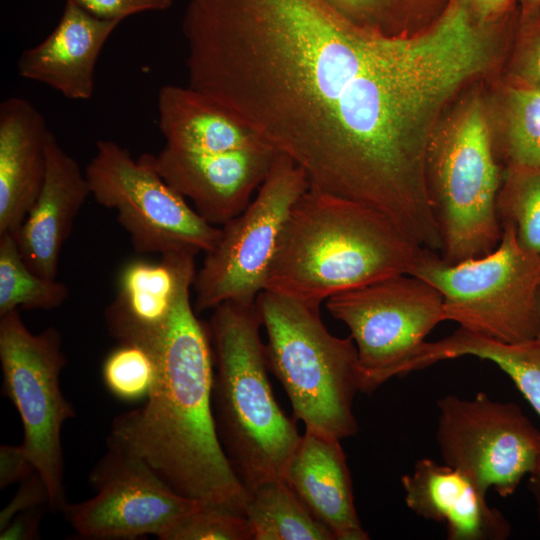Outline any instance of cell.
<instances>
[{
  "label": "cell",
  "instance_id": "19",
  "mask_svg": "<svg viewBox=\"0 0 540 540\" xmlns=\"http://www.w3.org/2000/svg\"><path fill=\"white\" fill-rule=\"evenodd\" d=\"M195 256L174 252L156 263L138 260L125 266L117 295L105 310L107 328L119 344L133 343L165 322L182 285L195 278Z\"/></svg>",
  "mask_w": 540,
  "mask_h": 540
},
{
  "label": "cell",
  "instance_id": "28",
  "mask_svg": "<svg viewBox=\"0 0 540 540\" xmlns=\"http://www.w3.org/2000/svg\"><path fill=\"white\" fill-rule=\"evenodd\" d=\"M90 14L102 18L122 21L144 12L168 10L174 0H73Z\"/></svg>",
  "mask_w": 540,
  "mask_h": 540
},
{
  "label": "cell",
  "instance_id": "2",
  "mask_svg": "<svg viewBox=\"0 0 540 540\" xmlns=\"http://www.w3.org/2000/svg\"><path fill=\"white\" fill-rule=\"evenodd\" d=\"M424 247L363 204L309 187L294 205L265 289L310 306L410 274Z\"/></svg>",
  "mask_w": 540,
  "mask_h": 540
},
{
  "label": "cell",
  "instance_id": "27",
  "mask_svg": "<svg viewBox=\"0 0 540 540\" xmlns=\"http://www.w3.org/2000/svg\"><path fill=\"white\" fill-rule=\"evenodd\" d=\"M165 540H252L243 514L204 504L185 517Z\"/></svg>",
  "mask_w": 540,
  "mask_h": 540
},
{
  "label": "cell",
  "instance_id": "30",
  "mask_svg": "<svg viewBox=\"0 0 540 540\" xmlns=\"http://www.w3.org/2000/svg\"><path fill=\"white\" fill-rule=\"evenodd\" d=\"M36 471L24 446L2 445L0 447V488L21 483Z\"/></svg>",
  "mask_w": 540,
  "mask_h": 540
},
{
  "label": "cell",
  "instance_id": "22",
  "mask_svg": "<svg viewBox=\"0 0 540 540\" xmlns=\"http://www.w3.org/2000/svg\"><path fill=\"white\" fill-rule=\"evenodd\" d=\"M69 295L65 283L42 277L26 265L12 234L0 235V316L20 309L51 310Z\"/></svg>",
  "mask_w": 540,
  "mask_h": 540
},
{
  "label": "cell",
  "instance_id": "33",
  "mask_svg": "<svg viewBox=\"0 0 540 540\" xmlns=\"http://www.w3.org/2000/svg\"><path fill=\"white\" fill-rule=\"evenodd\" d=\"M527 486L534 500L536 515L540 525V470L529 476Z\"/></svg>",
  "mask_w": 540,
  "mask_h": 540
},
{
  "label": "cell",
  "instance_id": "17",
  "mask_svg": "<svg viewBox=\"0 0 540 540\" xmlns=\"http://www.w3.org/2000/svg\"><path fill=\"white\" fill-rule=\"evenodd\" d=\"M340 442L305 430L284 479L334 540H368L355 508L351 474Z\"/></svg>",
  "mask_w": 540,
  "mask_h": 540
},
{
  "label": "cell",
  "instance_id": "29",
  "mask_svg": "<svg viewBox=\"0 0 540 540\" xmlns=\"http://www.w3.org/2000/svg\"><path fill=\"white\" fill-rule=\"evenodd\" d=\"M42 505L50 506L49 492L44 480L35 471L20 483L11 501L1 510L0 530L4 529L18 513Z\"/></svg>",
  "mask_w": 540,
  "mask_h": 540
},
{
  "label": "cell",
  "instance_id": "12",
  "mask_svg": "<svg viewBox=\"0 0 540 540\" xmlns=\"http://www.w3.org/2000/svg\"><path fill=\"white\" fill-rule=\"evenodd\" d=\"M94 497L66 503L61 513L83 539L133 540L155 535L165 540L204 503L169 487L142 459L107 440V450L91 470Z\"/></svg>",
  "mask_w": 540,
  "mask_h": 540
},
{
  "label": "cell",
  "instance_id": "3",
  "mask_svg": "<svg viewBox=\"0 0 540 540\" xmlns=\"http://www.w3.org/2000/svg\"><path fill=\"white\" fill-rule=\"evenodd\" d=\"M255 304L224 302L207 324L213 351L212 409L236 475L251 491L284 478L301 435L275 399Z\"/></svg>",
  "mask_w": 540,
  "mask_h": 540
},
{
  "label": "cell",
  "instance_id": "20",
  "mask_svg": "<svg viewBox=\"0 0 540 540\" xmlns=\"http://www.w3.org/2000/svg\"><path fill=\"white\" fill-rule=\"evenodd\" d=\"M157 110L165 145L178 150L220 153L266 142L241 117L188 85H163Z\"/></svg>",
  "mask_w": 540,
  "mask_h": 540
},
{
  "label": "cell",
  "instance_id": "9",
  "mask_svg": "<svg viewBox=\"0 0 540 540\" xmlns=\"http://www.w3.org/2000/svg\"><path fill=\"white\" fill-rule=\"evenodd\" d=\"M62 345L54 327L32 333L20 310L0 316L2 392L18 411L22 445L48 488L53 512L67 503L61 434L64 423L76 416L60 386L67 363Z\"/></svg>",
  "mask_w": 540,
  "mask_h": 540
},
{
  "label": "cell",
  "instance_id": "13",
  "mask_svg": "<svg viewBox=\"0 0 540 540\" xmlns=\"http://www.w3.org/2000/svg\"><path fill=\"white\" fill-rule=\"evenodd\" d=\"M277 153L266 142L220 153L187 152L165 145L155 155V166L205 221L221 227L248 206Z\"/></svg>",
  "mask_w": 540,
  "mask_h": 540
},
{
  "label": "cell",
  "instance_id": "14",
  "mask_svg": "<svg viewBox=\"0 0 540 540\" xmlns=\"http://www.w3.org/2000/svg\"><path fill=\"white\" fill-rule=\"evenodd\" d=\"M407 507L426 520L441 523L449 540H506L512 526L489 506L484 493L467 475L430 458L416 461L402 476Z\"/></svg>",
  "mask_w": 540,
  "mask_h": 540
},
{
  "label": "cell",
  "instance_id": "1",
  "mask_svg": "<svg viewBox=\"0 0 540 540\" xmlns=\"http://www.w3.org/2000/svg\"><path fill=\"white\" fill-rule=\"evenodd\" d=\"M179 290L165 322L136 345L154 358L157 377L145 403L116 416L108 440L142 459L178 494L244 515L248 491L219 440L213 409V351L191 302Z\"/></svg>",
  "mask_w": 540,
  "mask_h": 540
},
{
  "label": "cell",
  "instance_id": "15",
  "mask_svg": "<svg viewBox=\"0 0 540 540\" xmlns=\"http://www.w3.org/2000/svg\"><path fill=\"white\" fill-rule=\"evenodd\" d=\"M120 22L96 17L66 0L52 32L20 55L18 75L45 84L70 100L90 99L98 57Z\"/></svg>",
  "mask_w": 540,
  "mask_h": 540
},
{
  "label": "cell",
  "instance_id": "21",
  "mask_svg": "<svg viewBox=\"0 0 540 540\" xmlns=\"http://www.w3.org/2000/svg\"><path fill=\"white\" fill-rule=\"evenodd\" d=\"M244 516L252 540H334L284 478L263 482L249 491Z\"/></svg>",
  "mask_w": 540,
  "mask_h": 540
},
{
  "label": "cell",
  "instance_id": "8",
  "mask_svg": "<svg viewBox=\"0 0 540 540\" xmlns=\"http://www.w3.org/2000/svg\"><path fill=\"white\" fill-rule=\"evenodd\" d=\"M309 187L305 171L277 153L253 200L220 227L218 242L205 253L192 287L196 313L224 302L255 304L290 213Z\"/></svg>",
  "mask_w": 540,
  "mask_h": 540
},
{
  "label": "cell",
  "instance_id": "6",
  "mask_svg": "<svg viewBox=\"0 0 540 540\" xmlns=\"http://www.w3.org/2000/svg\"><path fill=\"white\" fill-rule=\"evenodd\" d=\"M426 180L442 238L440 256L454 264L491 253L502 235L496 210L499 169L478 105L429 143Z\"/></svg>",
  "mask_w": 540,
  "mask_h": 540
},
{
  "label": "cell",
  "instance_id": "31",
  "mask_svg": "<svg viewBox=\"0 0 540 540\" xmlns=\"http://www.w3.org/2000/svg\"><path fill=\"white\" fill-rule=\"evenodd\" d=\"M46 507L50 508L49 505H42L15 515L8 525L0 530V539L31 540L39 538L40 522Z\"/></svg>",
  "mask_w": 540,
  "mask_h": 540
},
{
  "label": "cell",
  "instance_id": "11",
  "mask_svg": "<svg viewBox=\"0 0 540 540\" xmlns=\"http://www.w3.org/2000/svg\"><path fill=\"white\" fill-rule=\"evenodd\" d=\"M436 441L443 462L467 475L484 493H515L540 470V430L513 402L479 392L437 401Z\"/></svg>",
  "mask_w": 540,
  "mask_h": 540
},
{
  "label": "cell",
  "instance_id": "10",
  "mask_svg": "<svg viewBox=\"0 0 540 540\" xmlns=\"http://www.w3.org/2000/svg\"><path fill=\"white\" fill-rule=\"evenodd\" d=\"M326 308L350 331L363 393L396 377L399 365L444 321L441 293L411 274L338 293L326 300Z\"/></svg>",
  "mask_w": 540,
  "mask_h": 540
},
{
  "label": "cell",
  "instance_id": "24",
  "mask_svg": "<svg viewBox=\"0 0 540 540\" xmlns=\"http://www.w3.org/2000/svg\"><path fill=\"white\" fill-rule=\"evenodd\" d=\"M500 223H510L519 244L540 254V167L512 165L506 187L497 196Z\"/></svg>",
  "mask_w": 540,
  "mask_h": 540
},
{
  "label": "cell",
  "instance_id": "5",
  "mask_svg": "<svg viewBox=\"0 0 540 540\" xmlns=\"http://www.w3.org/2000/svg\"><path fill=\"white\" fill-rule=\"evenodd\" d=\"M501 226L491 253L451 264L425 248L410 274L441 293L444 321L504 343L532 341L538 329L540 254L519 244L510 223Z\"/></svg>",
  "mask_w": 540,
  "mask_h": 540
},
{
  "label": "cell",
  "instance_id": "25",
  "mask_svg": "<svg viewBox=\"0 0 540 540\" xmlns=\"http://www.w3.org/2000/svg\"><path fill=\"white\" fill-rule=\"evenodd\" d=\"M157 377L152 355L136 344L123 343L106 357L102 380L107 390L124 402L146 399Z\"/></svg>",
  "mask_w": 540,
  "mask_h": 540
},
{
  "label": "cell",
  "instance_id": "18",
  "mask_svg": "<svg viewBox=\"0 0 540 540\" xmlns=\"http://www.w3.org/2000/svg\"><path fill=\"white\" fill-rule=\"evenodd\" d=\"M44 116L27 99L0 104V235H15L35 203L47 169Z\"/></svg>",
  "mask_w": 540,
  "mask_h": 540
},
{
  "label": "cell",
  "instance_id": "7",
  "mask_svg": "<svg viewBox=\"0 0 540 540\" xmlns=\"http://www.w3.org/2000/svg\"><path fill=\"white\" fill-rule=\"evenodd\" d=\"M91 196L116 212L135 251L141 254H204L221 228L205 221L159 174L155 155L133 158L112 140H98L85 168Z\"/></svg>",
  "mask_w": 540,
  "mask_h": 540
},
{
  "label": "cell",
  "instance_id": "26",
  "mask_svg": "<svg viewBox=\"0 0 540 540\" xmlns=\"http://www.w3.org/2000/svg\"><path fill=\"white\" fill-rule=\"evenodd\" d=\"M505 149L512 165L540 167V89L510 92Z\"/></svg>",
  "mask_w": 540,
  "mask_h": 540
},
{
  "label": "cell",
  "instance_id": "35",
  "mask_svg": "<svg viewBox=\"0 0 540 540\" xmlns=\"http://www.w3.org/2000/svg\"><path fill=\"white\" fill-rule=\"evenodd\" d=\"M535 340L540 344V291L538 294V329Z\"/></svg>",
  "mask_w": 540,
  "mask_h": 540
},
{
  "label": "cell",
  "instance_id": "23",
  "mask_svg": "<svg viewBox=\"0 0 540 540\" xmlns=\"http://www.w3.org/2000/svg\"><path fill=\"white\" fill-rule=\"evenodd\" d=\"M348 23L387 37L406 36L407 27L428 17L439 20L453 0H321Z\"/></svg>",
  "mask_w": 540,
  "mask_h": 540
},
{
  "label": "cell",
  "instance_id": "16",
  "mask_svg": "<svg viewBox=\"0 0 540 540\" xmlns=\"http://www.w3.org/2000/svg\"><path fill=\"white\" fill-rule=\"evenodd\" d=\"M90 195L85 171L50 130L42 188L20 229L13 235L24 262L33 272L56 278L63 245Z\"/></svg>",
  "mask_w": 540,
  "mask_h": 540
},
{
  "label": "cell",
  "instance_id": "36",
  "mask_svg": "<svg viewBox=\"0 0 540 540\" xmlns=\"http://www.w3.org/2000/svg\"><path fill=\"white\" fill-rule=\"evenodd\" d=\"M523 2L530 7H535L540 4V0H523Z\"/></svg>",
  "mask_w": 540,
  "mask_h": 540
},
{
  "label": "cell",
  "instance_id": "34",
  "mask_svg": "<svg viewBox=\"0 0 540 540\" xmlns=\"http://www.w3.org/2000/svg\"><path fill=\"white\" fill-rule=\"evenodd\" d=\"M532 73L537 82L540 84V39L538 40V45L533 56Z\"/></svg>",
  "mask_w": 540,
  "mask_h": 540
},
{
  "label": "cell",
  "instance_id": "32",
  "mask_svg": "<svg viewBox=\"0 0 540 540\" xmlns=\"http://www.w3.org/2000/svg\"><path fill=\"white\" fill-rule=\"evenodd\" d=\"M510 2L511 0H468L473 17L480 23L493 21L504 15Z\"/></svg>",
  "mask_w": 540,
  "mask_h": 540
},
{
  "label": "cell",
  "instance_id": "4",
  "mask_svg": "<svg viewBox=\"0 0 540 540\" xmlns=\"http://www.w3.org/2000/svg\"><path fill=\"white\" fill-rule=\"evenodd\" d=\"M266 331L268 369L290 401L293 418L311 430L343 440L358 432L353 401L359 363L351 337L332 335L320 307L262 291L255 302Z\"/></svg>",
  "mask_w": 540,
  "mask_h": 540
}]
</instances>
